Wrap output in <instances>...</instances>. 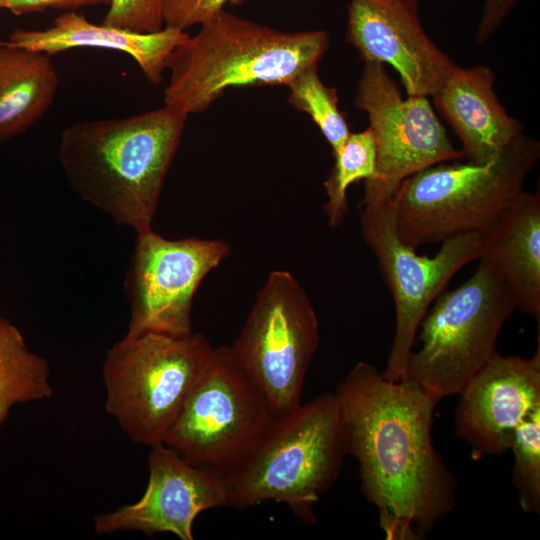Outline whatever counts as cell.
I'll use <instances>...</instances> for the list:
<instances>
[{
  "instance_id": "obj_27",
  "label": "cell",
  "mask_w": 540,
  "mask_h": 540,
  "mask_svg": "<svg viewBox=\"0 0 540 540\" xmlns=\"http://www.w3.org/2000/svg\"><path fill=\"white\" fill-rule=\"evenodd\" d=\"M110 2L111 0H7L4 9L19 16L51 8L72 10L86 6L109 5Z\"/></svg>"
},
{
  "instance_id": "obj_19",
  "label": "cell",
  "mask_w": 540,
  "mask_h": 540,
  "mask_svg": "<svg viewBox=\"0 0 540 540\" xmlns=\"http://www.w3.org/2000/svg\"><path fill=\"white\" fill-rule=\"evenodd\" d=\"M58 86L50 55L0 43V144L22 136L39 121Z\"/></svg>"
},
{
  "instance_id": "obj_7",
  "label": "cell",
  "mask_w": 540,
  "mask_h": 540,
  "mask_svg": "<svg viewBox=\"0 0 540 540\" xmlns=\"http://www.w3.org/2000/svg\"><path fill=\"white\" fill-rule=\"evenodd\" d=\"M479 261L463 284L434 300L417 331L420 346L408 357L405 379L440 401L459 395L498 352L500 332L516 310L495 266Z\"/></svg>"
},
{
  "instance_id": "obj_15",
  "label": "cell",
  "mask_w": 540,
  "mask_h": 540,
  "mask_svg": "<svg viewBox=\"0 0 540 540\" xmlns=\"http://www.w3.org/2000/svg\"><path fill=\"white\" fill-rule=\"evenodd\" d=\"M347 39L364 62L392 66L409 97L432 96L456 65L423 30L406 0H351Z\"/></svg>"
},
{
  "instance_id": "obj_26",
  "label": "cell",
  "mask_w": 540,
  "mask_h": 540,
  "mask_svg": "<svg viewBox=\"0 0 540 540\" xmlns=\"http://www.w3.org/2000/svg\"><path fill=\"white\" fill-rule=\"evenodd\" d=\"M521 0H484L476 29L477 45L486 43Z\"/></svg>"
},
{
  "instance_id": "obj_20",
  "label": "cell",
  "mask_w": 540,
  "mask_h": 540,
  "mask_svg": "<svg viewBox=\"0 0 540 540\" xmlns=\"http://www.w3.org/2000/svg\"><path fill=\"white\" fill-rule=\"evenodd\" d=\"M53 394L47 360L32 352L21 331L0 314V430L15 405Z\"/></svg>"
},
{
  "instance_id": "obj_24",
  "label": "cell",
  "mask_w": 540,
  "mask_h": 540,
  "mask_svg": "<svg viewBox=\"0 0 540 540\" xmlns=\"http://www.w3.org/2000/svg\"><path fill=\"white\" fill-rule=\"evenodd\" d=\"M165 0H111L101 24L134 33H155L164 28Z\"/></svg>"
},
{
  "instance_id": "obj_4",
  "label": "cell",
  "mask_w": 540,
  "mask_h": 540,
  "mask_svg": "<svg viewBox=\"0 0 540 540\" xmlns=\"http://www.w3.org/2000/svg\"><path fill=\"white\" fill-rule=\"evenodd\" d=\"M540 158V142L522 133L485 163L441 162L407 177L394 195L400 239L417 248L454 236L488 234Z\"/></svg>"
},
{
  "instance_id": "obj_8",
  "label": "cell",
  "mask_w": 540,
  "mask_h": 540,
  "mask_svg": "<svg viewBox=\"0 0 540 540\" xmlns=\"http://www.w3.org/2000/svg\"><path fill=\"white\" fill-rule=\"evenodd\" d=\"M275 420L230 347L220 346L212 348L163 444L188 463L224 478Z\"/></svg>"
},
{
  "instance_id": "obj_11",
  "label": "cell",
  "mask_w": 540,
  "mask_h": 540,
  "mask_svg": "<svg viewBox=\"0 0 540 540\" xmlns=\"http://www.w3.org/2000/svg\"><path fill=\"white\" fill-rule=\"evenodd\" d=\"M229 253L228 244L220 239L169 240L152 227L136 232L124 281L130 307L127 333H192L194 295Z\"/></svg>"
},
{
  "instance_id": "obj_12",
  "label": "cell",
  "mask_w": 540,
  "mask_h": 540,
  "mask_svg": "<svg viewBox=\"0 0 540 540\" xmlns=\"http://www.w3.org/2000/svg\"><path fill=\"white\" fill-rule=\"evenodd\" d=\"M354 105L368 115L376 152L375 173L365 181V194L394 197L414 173L463 158L428 97L404 99L383 64L364 62Z\"/></svg>"
},
{
  "instance_id": "obj_6",
  "label": "cell",
  "mask_w": 540,
  "mask_h": 540,
  "mask_svg": "<svg viewBox=\"0 0 540 540\" xmlns=\"http://www.w3.org/2000/svg\"><path fill=\"white\" fill-rule=\"evenodd\" d=\"M212 348L201 333H126L102 365L105 411L131 441L163 443Z\"/></svg>"
},
{
  "instance_id": "obj_3",
  "label": "cell",
  "mask_w": 540,
  "mask_h": 540,
  "mask_svg": "<svg viewBox=\"0 0 540 540\" xmlns=\"http://www.w3.org/2000/svg\"><path fill=\"white\" fill-rule=\"evenodd\" d=\"M328 46L324 30L283 32L222 9L173 51L164 105L188 116L229 88L287 86L318 65Z\"/></svg>"
},
{
  "instance_id": "obj_9",
  "label": "cell",
  "mask_w": 540,
  "mask_h": 540,
  "mask_svg": "<svg viewBox=\"0 0 540 540\" xmlns=\"http://www.w3.org/2000/svg\"><path fill=\"white\" fill-rule=\"evenodd\" d=\"M359 219L363 240L377 260L395 307V333L382 374L391 381L404 380L422 319L453 276L481 258L483 236H454L428 257L400 239L394 197L364 194Z\"/></svg>"
},
{
  "instance_id": "obj_13",
  "label": "cell",
  "mask_w": 540,
  "mask_h": 540,
  "mask_svg": "<svg viewBox=\"0 0 540 540\" xmlns=\"http://www.w3.org/2000/svg\"><path fill=\"white\" fill-rule=\"evenodd\" d=\"M147 465L149 478L142 497L95 515L97 535L138 531L148 536L172 533L181 540H193V524L200 513L228 506L223 477L188 463L167 445L151 446Z\"/></svg>"
},
{
  "instance_id": "obj_25",
  "label": "cell",
  "mask_w": 540,
  "mask_h": 540,
  "mask_svg": "<svg viewBox=\"0 0 540 540\" xmlns=\"http://www.w3.org/2000/svg\"><path fill=\"white\" fill-rule=\"evenodd\" d=\"M230 0H165L164 27L181 31L208 21Z\"/></svg>"
},
{
  "instance_id": "obj_14",
  "label": "cell",
  "mask_w": 540,
  "mask_h": 540,
  "mask_svg": "<svg viewBox=\"0 0 540 540\" xmlns=\"http://www.w3.org/2000/svg\"><path fill=\"white\" fill-rule=\"evenodd\" d=\"M539 334L531 357L497 352L460 392L455 433L470 446L472 458L509 451L516 427L540 407Z\"/></svg>"
},
{
  "instance_id": "obj_16",
  "label": "cell",
  "mask_w": 540,
  "mask_h": 540,
  "mask_svg": "<svg viewBox=\"0 0 540 540\" xmlns=\"http://www.w3.org/2000/svg\"><path fill=\"white\" fill-rule=\"evenodd\" d=\"M495 74L483 65H455L432 95L462 146L463 158L485 163L495 158L523 133L521 122L510 116L494 91Z\"/></svg>"
},
{
  "instance_id": "obj_21",
  "label": "cell",
  "mask_w": 540,
  "mask_h": 540,
  "mask_svg": "<svg viewBox=\"0 0 540 540\" xmlns=\"http://www.w3.org/2000/svg\"><path fill=\"white\" fill-rule=\"evenodd\" d=\"M335 163L324 182L327 201L324 212L328 225L332 228L345 221L348 211L347 190L360 180L367 181L374 176L376 152L371 129L350 133L340 149L333 154Z\"/></svg>"
},
{
  "instance_id": "obj_29",
  "label": "cell",
  "mask_w": 540,
  "mask_h": 540,
  "mask_svg": "<svg viewBox=\"0 0 540 540\" xmlns=\"http://www.w3.org/2000/svg\"><path fill=\"white\" fill-rule=\"evenodd\" d=\"M7 0H0V11L4 9V6L6 4Z\"/></svg>"
},
{
  "instance_id": "obj_5",
  "label": "cell",
  "mask_w": 540,
  "mask_h": 540,
  "mask_svg": "<svg viewBox=\"0 0 540 540\" xmlns=\"http://www.w3.org/2000/svg\"><path fill=\"white\" fill-rule=\"evenodd\" d=\"M346 452L333 392H324L276 418L223 479L228 506L247 509L267 501L287 505L304 523L337 481Z\"/></svg>"
},
{
  "instance_id": "obj_17",
  "label": "cell",
  "mask_w": 540,
  "mask_h": 540,
  "mask_svg": "<svg viewBox=\"0 0 540 540\" xmlns=\"http://www.w3.org/2000/svg\"><path fill=\"white\" fill-rule=\"evenodd\" d=\"M189 36L185 31L168 27L149 34L129 32L91 23L84 16L69 11L58 15L49 27L41 30L15 29L8 40L0 43L48 55L81 47L126 53L150 83L159 85L173 51Z\"/></svg>"
},
{
  "instance_id": "obj_28",
  "label": "cell",
  "mask_w": 540,
  "mask_h": 540,
  "mask_svg": "<svg viewBox=\"0 0 540 540\" xmlns=\"http://www.w3.org/2000/svg\"><path fill=\"white\" fill-rule=\"evenodd\" d=\"M408 3H410L412 6L417 7L419 0H406Z\"/></svg>"
},
{
  "instance_id": "obj_2",
  "label": "cell",
  "mask_w": 540,
  "mask_h": 540,
  "mask_svg": "<svg viewBox=\"0 0 540 540\" xmlns=\"http://www.w3.org/2000/svg\"><path fill=\"white\" fill-rule=\"evenodd\" d=\"M186 119L164 105L67 126L60 135L58 159L69 186L116 224L136 232L151 228Z\"/></svg>"
},
{
  "instance_id": "obj_1",
  "label": "cell",
  "mask_w": 540,
  "mask_h": 540,
  "mask_svg": "<svg viewBox=\"0 0 540 540\" xmlns=\"http://www.w3.org/2000/svg\"><path fill=\"white\" fill-rule=\"evenodd\" d=\"M333 395L346 455L358 463L361 492L377 508L386 539H423L457 502V478L432 438L440 400L365 361Z\"/></svg>"
},
{
  "instance_id": "obj_18",
  "label": "cell",
  "mask_w": 540,
  "mask_h": 540,
  "mask_svg": "<svg viewBox=\"0 0 540 540\" xmlns=\"http://www.w3.org/2000/svg\"><path fill=\"white\" fill-rule=\"evenodd\" d=\"M492 263L515 309L540 321V196L524 191L483 237L481 258Z\"/></svg>"
},
{
  "instance_id": "obj_10",
  "label": "cell",
  "mask_w": 540,
  "mask_h": 540,
  "mask_svg": "<svg viewBox=\"0 0 540 540\" xmlns=\"http://www.w3.org/2000/svg\"><path fill=\"white\" fill-rule=\"evenodd\" d=\"M319 339L318 318L302 285L288 271L271 272L230 350L276 418L301 404Z\"/></svg>"
},
{
  "instance_id": "obj_22",
  "label": "cell",
  "mask_w": 540,
  "mask_h": 540,
  "mask_svg": "<svg viewBox=\"0 0 540 540\" xmlns=\"http://www.w3.org/2000/svg\"><path fill=\"white\" fill-rule=\"evenodd\" d=\"M287 87L289 104L311 117L335 154L351 133L339 110L336 89L324 85L318 65L301 71Z\"/></svg>"
},
{
  "instance_id": "obj_23",
  "label": "cell",
  "mask_w": 540,
  "mask_h": 540,
  "mask_svg": "<svg viewBox=\"0 0 540 540\" xmlns=\"http://www.w3.org/2000/svg\"><path fill=\"white\" fill-rule=\"evenodd\" d=\"M509 450L513 453L512 483L525 513H540V407L514 430Z\"/></svg>"
}]
</instances>
